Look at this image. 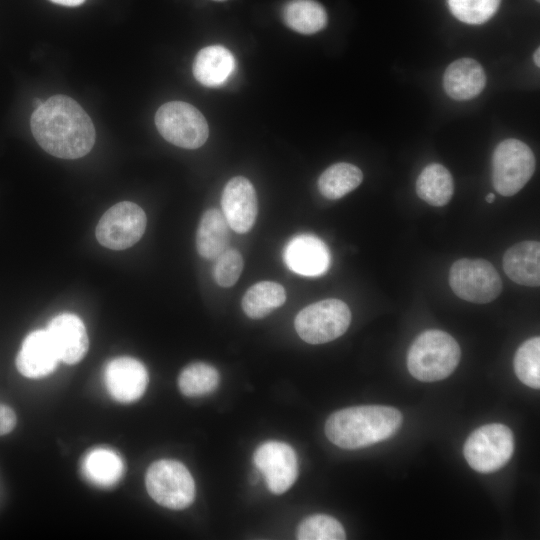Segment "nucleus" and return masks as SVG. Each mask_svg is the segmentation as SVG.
<instances>
[{
	"instance_id": "f257e3e1",
	"label": "nucleus",
	"mask_w": 540,
	"mask_h": 540,
	"mask_svg": "<svg viewBox=\"0 0 540 540\" xmlns=\"http://www.w3.org/2000/svg\"><path fill=\"white\" fill-rule=\"evenodd\" d=\"M30 126L37 143L58 158L83 157L95 142V128L89 115L65 95L52 96L35 108Z\"/></svg>"
},
{
	"instance_id": "f03ea898",
	"label": "nucleus",
	"mask_w": 540,
	"mask_h": 540,
	"mask_svg": "<svg viewBox=\"0 0 540 540\" xmlns=\"http://www.w3.org/2000/svg\"><path fill=\"white\" fill-rule=\"evenodd\" d=\"M402 414L394 407H349L331 414L325 424L327 438L343 449H359L384 441L401 427Z\"/></svg>"
},
{
	"instance_id": "7ed1b4c3",
	"label": "nucleus",
	"mask_w": 540,
	"mask_h": 540,
	"mask_svg": "<svg viewBox=\"0 0 540 540\" xmlns=\"http://www.w3.org/2000/svg\"><path fill=\"white\" fill-rule=\"evenodd\" d=\"M460 357V347L450 334L431 329L422 332L410 346L407 367L414 378L434 382L448 377Z\"/></svg>"
},
{
	"instance_id": "20e7f679",
	"label": "nucleus",
	"mask_w": 540,
	"mask_h": 540,
	"mask_svg": "<svg viewBox=\"0 0 540 540\" xmlns=\"http://www.w3.org/2000/svg\"><path fill=\"white\" fill-rule=\"evenodd\" d=\"M145 484L151 498L169 509H184L195 498L193 477L176 460L162 459L151 464L145 476Z\"/></svg>"
},
{
	"instance_id": "39448f33",
	"label": "nucleus",
	"mask_w": 540,
	"mask_h": 540,
	"mask_svg": "<svg viewBox=\"0 0 540 540\" xmlns=\"http://www.w3.org/2000/svg\"><path fill=\"white\" fill-rule=\"evenodd\" d=\"M155 124L165 140L185 149L201 147L209 135L203 114L183 101H170L160 106L155 114Z\"/></svg>"
},
{
	"instance_id": "423d86ee",
	"label": "nucleus",
	"mask_w": 540,
	"mask_h": 540,
	"mask_svg": "<svg viewBox=\"0 0 540 540\" xmlns=\"http://www.w3.org/2000/svg\"><path fill=\"white\" fill-rule=\"evenodd\" d=\"M535 156L527 144L517 139L501 141L492 155V183L503 196L519 192L534 174Z\"/></svg>"
},
{
	"instance_id": "0eeeda50",
	"label": "nucleus",
	"mask_w": 540,
	"mask_h": 540,
	"mask_svg": "<svg viewBox=\"0 0 540 540\" xmlns=\"http://www.w3.org/2000/svg\"><path fill=\"white\" fill-rule=\"evenodd\" d=\"M351 322L347 304L339 299H326L303 308L294 325L299 337L309 344L330 342L346 332Z\"/></svg>"
},
{
	"instance_id": "6e6552de",
	"label": "nucleus",
	"mask_w": 540,
	"mask_h": 540,
	"mask_svg": "<svg viewBox=\"0 0 540 540\" xmlns=\"http://www.w3.org/2000/svg\"><path fill=\"white\" fill-rule=\"evenodd\" d=\"M514 451L511 430L499 423L487 424L473 431L464 444V457L477 472L490 473L502 468Z\"/></svg>"
},
{
	"instance_id": "1a4fd4ad",
	"label": "nucleus",
	"mask_w": 540,
	"mask_h": 540,
	"mask_svg": "<svg viewBox=\"0 0 540 540\" xmlns=\"http://www.w3.org/2000/svg\"><path fill=\"white\" fill-rule=\"evenodd\" d=\"M449 284L456 296L477 304L495 300L502 291V280L494 266L484 259L462 258L449 271Z\"/></svg>"
},
{
	"instance_id": "9d476101",
	"label": "nucleus",
	"mask_w": 540,
	"mask_h": 540,
	"mask_svg": "<svg viewBox=\"0 0 540 540\" xmlns=\"http://www.w3.org/2000/svg\"><path fill=\"white\" fill-rule=\"evenodd\" d=\"M147 225L144 210L130 201L110 207L100 218L95 235L98 242L112 250H124L137 243Z\"/></svg>"
},
{
	"instance_id": "9b49d317",
	"label": "nucleus",
	"mask_w": 540,
	"mask_h": 540,
	"mask_svg": "<svg viewBox=\"0 0 540 540\" xmlns=\"http://www.w3.org/2000/svg\"><path fill=\"white\" fill-rule=\"evenodd\" d=\"M253 461L256 468L264 475L268 489L273 494H283L297 478L296 453L284 442H264L254 452Z\"/></svg>"
},
{
	"instance_id": "f8f14e48",
	"label": "nucleus",
	"mask_w": 540,
	"mask_h": 540,
	"mask_svg": "<svg viewBox=\"0 0 540 540\" xmlns=\"http://www.w3.org/2000/svg\"><path fill=\"white\" fill-rule=\"evenodd\" d=\"M221 208L232 230L240 234L248 232L258 212L256 191L252 183L243 176L231 178L223 189Z\"/></svg>"
},
{
	"instance_id": "ddd939ff",
	"label": "nucleus",
	"mask_w": 540,
	"mask_h": 540,
	"mask_svg": "<svg viewBox=\"0 0 540 540\" xmlns=\"http://www.w3.org/2000/svg\"><path fill=\"white\" fill-rule=\"evenodd\" d=\"M105 381L115 400L130 403L144 394L148 384V372L139 360L126 356L118 357L108 363Z\"/></svg>"
},
{
	"instance_id": "4468645a",
	"label": "nucleus",
	"mask_w": 540,
	"mask_h": 540,
	"mask_svg": "<svg viewBox=\"0 0 540 540\" xmlns=\"http://www.w3.org/2000/svg\"><path fill=\"white\" fill-rule=\"evenodd\" d=\"M46 331L60 361L72 365L86 355L89 339L85 325L77 315L72 313L57 315L49 322Z\"/></svg>"
},
{
	"instance_id": "2eb2a0df",
	"label": "nucleus",
	"mask_w": 540,
	"mask_h": 540,
	"mask_svg": "<svg viewBox=\"0 0 540 540\" xmlns=\"http://www.w3.org/2000/svg\"><path fill=\"white\" fill-rule=\"evenodd\" d=\"M284 261L287 267L300 275L319 276L330 264V253L319 238L310 234L293 237L285 246Z\"/></svg>"
},
{
	"instance_id": "dca6fc26",
	"label": "nucleus",
	"mask_w": 540,
	"mask_h": 540,
	"mask_svg": "<svg viewBox=\"0 0 540 540\" xmlns=\"http://www.w3.org/2000/svg\"><path fill=\"white\" fill-rule=\"evenodd\" d=\"M59 361L48 332L35 330L24 339L16 357V367L25 377L41 378L53 372Z\"/></svg>"
},
{
	"instance_id": "f3484780",
	"label": "nucleus",
	"mask_w": 540,
	"mask_h": 540,
	"mask_svg": "<svg viewBox=\"0 0 540 540\" xmlns=\"http://www.w3.org/2000/svg\"><path fill=\"white\" fill-rule=\"evenodd\" d=\"M486 85L483 67L472 58L452 62L445 70L443 87L455 100H469L479 95Z\"/></svg>"
},
{
	"instance_id": "a211bd4d",
	"label": "nucleus",
	"mask_w": 540,
	"mask_h": 540,
	"mask_svg": "<svg viewBox=\"0 0 540 540\" xmlns=\"http://www.w3.org/2000/svg\"><path fill=\"white\" fill-rule=\"evenodd\" d=\"M503 269L515 283L538 287L540 284V243L522 241L508 248L503 256Z\"/></svg>"
},
{
	"instance_id": "6ab92c4d",
	"label": "nucleus",
	"mask_w": 540,
	"mask_h": 540,
	"mask_svg": "<svg viewBox=\"0 0 540 540\" xmlns=\"http://www.w3.org/2000/svg\"><path fill=\"white\" fill-rule=\"evenodd\" d=\"M233 54L221 45L201 49L193 62L195 79L206 87H217L226 82L235 69Z\"/></svg>"
},
{
	"instance_id": "aec40b11",
	"label": "nucleus",
	"mask_w": 540,
	"mask_h": 540,
	"mask_svg": "<svg viewBox=\"0 0 540 540\" xmlns=\"http://www.w3.org/2000/svg\"><path fill=\"white\" fill-rule=\"evenodd\" d=\"M230 226L221 211L215 208L205 211L196 233V248L200 256L215 259L227 249Z\"/></svg>"
},
{
	"instance_id": "412c9836",
	"label": "nucleus",
	"mask_w": 540,
	"mask_h": 540,
	"mask_svg": "<svg viewBox=\"0 0 540 540\" xmlns=\"http://www.w3.org/2000/svg\"><path fill=\"white\" fill-rule=\"evenodd\" d=\"M416 193L432 206L446 205L454 193V181L451 173L439 163L427 165L416 180Z\"/></svg>"
},
{
	"instance_id": "4be33fe9",
	"label": "nucleus",
	"mask_w": 540,
	"mask_h": 540,
	"mask_svg": "<svg viewBox=\"0 0 540 540\" xmlns=\"http://www.w3.org/2000/svg\"><path fill=\"white\" fill-rule=\"evenodd\" d=\"M284 23L292 30L310 35L324 29L328 17L324 7L315 0H290L282 10Z\"/></svg>"
},
{
	"instance_id": "5701e85b",
	"label": "nucleus",
	"mask_w": 540,
	"mask_h": 540,
	"mask_svg": "<svg viewBox=\"0 0 540 540\" xmlns=\"http://www.w3.org/2000/svg\"><path fill=\"white\" fill-rule=\"evenodd\" d=\"M286 292L282 285L273 281H261L252 285L242 298L244 313L252 319H260L284 304Z\"/></svg>"
},
{
	"instance_id": "b1692460",
	"label": "nucleus",
	"mask_w": 540,
	"mask_h": 540,
	"mask_svg": "<svg viewBox=\"0 0 540 540\" xmlns=\"http://www.w3.org/2000/svg\"><path fill=\"white\" fill-rule=\"evenodd\" d=\"M362 180V171L357 166L345 162L336 163L320 175L318 189L325 198L336 200L357 188Z\"/></svg>"
},
{
	"instance_id": "393cba45",
	"label": "nucleus",
	"mask_w": 540,
	"mask_h": 540,
	"mask_svg": "<svg viewBox=\"0 0 540 540\" xmlns=\"http://www.w3.org/2000/svg\"><path fill=\"white\" fill-rule=\"evenodd\" d=\"M219 380L220 376L215 367L204 362H194L181 371L178 386L185 396L200 397L213 392Z\"/></svg>"
},
{
	"instance_id": "a878e982",
	"label": "nucleus",
	"mask_w": 540,
	"mask_h": 540,
	"mask_svg": "<svg viewBox=\"0 0 540 540\" xmlns=\"http://www.w3.org/2000/svg\"><path fill=\"white\" fill-rule=\"evenodd\" d=\"M86 475L95 483L109 486L119 480L123 473L121 458L108 449L93 450L85 459Z\"/></svg>"
},
{
	"instance_id": "bb28decb",
	"label": "nucleus",
	"mask_w": 540,
	"mask_h": 540,
	"mask_svg": "<svg viewBox=\"0 0 540 540\" xmlns=\"http://www.w3.org/2000/svg\"><path fill=\"white\" fill-rule=\"evenodd\" d=\"M514 371L525 385L540 388V338L526 340L514 356Z\"/></svg>"
},
{
	"instance_id": "cd10ccee",
	"label": "nucleus",
	"mask_w": 540,
	"mask_h": 540,
	"mask_svg": "<svg viewBox=\"0 0 540 540\" xmlns=\"http://www.w3.org/2000/svg\"><path fill=\"white\" fill-rule=\"evenodd\" d=\"M346 533L335 518L325 514H315L304 519L297 530L299 540H343Z\"/></svg>"
},
{
	"instance_id": "c85d7f7f",
	"label": "nucleus",
	"mask_w": 540,
	"mask_h": 540,
	"mask_svg": "<svg viewBox=\"0 0 540 540\" xmlns=\"http://www.w3.org/2000/svg\"><path fill=\"white\" fill-rule=\"evenodd\" d=\"M501 0H447L451 13L467 24H482L497 11Z\"/></svg>"
},
{
	"instance_id": "c756f323",
	"label": "nucleus",
	"mask_w": 540,
	"mask_h": 540,
	"mask_svg": "<svg viewBox=\"0 0 540 540\" xmlns=\"http://www.w3.org/2000/svg\"><path fill=\"white\" fill-rule=\"evenodd\" d=\"M243 258L236 249H226L215 258L213 276L222 287H231L239 279L243 270Z\"/></svg>"
},
{
	"instance_id": "7c9ffc66",
	"label": "nucleus",
	"mask_w": 540,
	"mask_h": 540,
	"mask_svg": "<svg viewBox=\"0 0 540 540\" xmlns=\"http://www.w3.org/2000/svg\"><path fill=\"white\" fill-rule=\"evenodd\" d=\"M17 422L16 414L10 407L0 404V436L11 432Z\"/></svg>"
},
{
	"instance_id": "2f4dec72",
	"label": "nucleus",
	"mask_w": 540,
	"mask_h": 540,
	"mask_svg": "<svg viewBox=\"0 0 540 540\" xmlns=\"http://www.w3.org/2000/svg\"><path fill=\"white\" fill-rule=\"evenodd\" d=\"M51 2L63 6L75 7L85 2V0H50Z\"/></svg>"
},
{
	"instance_id": "473e14b6",
	"label": "nucleus",
	"mask_w": 540,
	"mask_h": 540,
	"mask_svg": "<svg viewBox=\"0 0 540 540\" xmlns=\"http://www.w3.org/2000/svg\"><path fill=\"white\" fill-rule=\"evenodd\" d=\"M539 56H540V49H539V47H538V48L535 50L534 55H533L534 63H535V65H536L537 67L540 66V58H539Z\"/></svg>"
},
{
	"instance_id": "72a5a7b5",
	"label": "nucleus",
	"mask_w": 540,
	"mask_h": 540,
	"mask_svg": "<svg viewBox=\"0 0 540 540\" xmlns=\"http://www.w3.org/2000/svg\"><path fill=\"white\" fill-rule=\"evenodd\" d=\"M485 200H486L488 203L494 202V200H495V195H494V193H489V194L486 196Z\"/></svg>"
},
{
	"instance_id": "f704fd0d",
	"label": "nucleus",
	"mask_w": 540,
	"mask_h": 540,
	"mask_svg": "<svg viewBox=\"0 0 540 540\" xmlns=\"http://www.w3.org/2000/svg\"><path fill=\"white\" fill-rule=\"evenodd\" d=\"M42 103H43V102L40 101V99H35V101H34V106H35V108L39 107Z\"/></svg>"
},
{
	"instance_id": "c9c22d12",
	"label": "nucleus",
	"mask_w": 540,
	"mask_h": 540,
	"mask_svg": "<svg viewBox=\"0 0 540 540\" xmlns=\"http://www.w3.org/2000/svg\"><path fill=\"white\" fill-rule=\"evenodd\" d=\"M213 1H225V0H213Z\"/></svg>"
},
{
	"instance_id": "e433bc0d",
	"label": "nucleus",
	"mask_w": 540,
	"mask_h": 540,
	"mask_svg": "<svg viewBox=\"0 0 540 540\" xmlns=\"http://www.w3.org/2000/svg\"><path fill=\"white\" fill-rule=\"evenodd\" d=\"M537 2H539V0H536Z\"/></svg>"
}]
</instances>
